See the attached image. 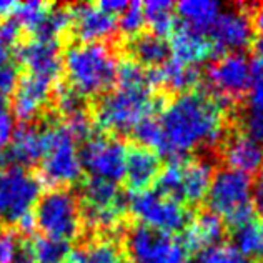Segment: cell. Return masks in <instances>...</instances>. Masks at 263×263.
Listing matches in <instances>:
<instances>
[{"mask_svg": "<svg viewBox=\"0 0 263 263\" xmlns=\"http://www.w3.org/2000/svg\"><path fill=\"white\" fill-rule=\"evenodd\" d=\"M227 100L205 92L178 93L163 107L158 152L180 160L198 148L215 147L225 135Z\"/></svg>", "mask_w": 263, "mask_h": 263, "instance_id": "6da1fadb", "label": "cell"}, {"mask_svg": "<svg viewBox=\"0 0 263 263\" xmlns=\"http://www.w3.org/2000/svg\"><path fill=\"white\" fill-rule=\"evenodd\" d=\"M114 52L105 44H75L65 50L62 68L79 95H99L112 87L117 77Z\"/></svg>", "mask_w": 263, "mask_h": 263, "instance_id": "7a4b0ae2", "label": "cell"}, {"mask_svg": "<svg viewBox=\"0 0 263 263\" xmlns=\"http://www.w3.org/2000/svg\"><path fill=\"white\" fill-rule=\"evenodd\" d=\"M152 82L117 84L95 107V123L108 134H128L154 112Z\"/></svg>", "mask_w": 263, "mask_h": 263, "instance_id": "3957f363", "label": "cell"}, {"mask_svg": "<svg viewBox=\"0 0 263 263\" xmlns=\"http://www.w3.org/2000/svg\"><path fill=\"white\" fill-rule=\"evenodd\" d=\"M45 147L40 160V182H45L53 189H65L73 185L82 175L80 148L70 130L64 123H53L44 127Z\"/></svg>", "mask_w": 263, "mask_h": 263, "instance_id": "277c9868", "label": "cell"}, {"mask_svg": "<svg viewBox=\"0 0 263 263\" xmlns=\"http://www.w3.org/2000/svg\"><path fill=\"white\" fill-rule=\"evenodd\" d=\"M40 193L42 182L27 168L4 167L0 170V220L30 230Z\"/></svg>", "mask_w": 263, "mask_h": 263, "instance_id": "5b68a950", "label": "cell"}, {"mask_svg": "<svg viewBox=\"0 0 263 263\" xmlns=\"http://www.w3.org/2000/svg\"><path fill=\"white\" fill-rule=\"evenodd\" d=\"M206 198L210 212L223 217L233 228L253 218L250 175L230 168L218 170L213 174Z\"/></svg>", "mask_w": 263, "mask_h": 263, "instance_id": "8992f818", "label": "cell"}, {"mask_svg": "<svg viewBox=\"0 0 263 263\" xmlns=\"http://www.w3.org/2000/svg\"><path fill=\"white\" fill-rule=\"evenodd\" d=\"M33 213V223L44 237L68 243L80 235V202L68 189H52L47 192L40 197Z\"/></svg>", "mask_w": 263, "mask_h": 263, "instance_id": "52a82bcc", "label": "cell"}, {"mask_svg": "<svg viewBox=\"0 0 263 263\" xmlns=\"http://www.w3.org/2000/svg\"><path fill=\"white\" fill-rule=\"evenodd\" d=\"M213 168L206 160H172L157 178L158 192L180 203L197 205L206 197Z\"/></svg>", "mask_w": 263, "mask_h": 263, "instance_id": "ba28073f", "label": "cell"}, {"mask_svg": "<svg viewBox=\"0 0 263 263\" xmlns=\"http://www.w3.org/2000/svg\"><path fill=\"white\" fill-rule=\"evenodd\" d=\"M127 205L142 227L158 233H175L189 223V212L175 198L167 197L158 190L134 192Z\"/></svg>", "mask_w": 263, "mask_h": 263, "instance_id": "9c48e42d", "label": "cell"}, {"mask_svg": "<svg viewBox=\"0 0 263 263\" xmlns=\"http://www.w3.org/2000/svg\"><path fill=\"white\" fill-rule=\"evenodd\" d=\"M125 205L117 183L88 178L82 189V220L93 230H117L125 215Z\"/></svg>", "mask_w": 263, "mask_h": 263, "instance_id": "30bf717a", "label": "cell"}, {"mask_svg": "<svg viewBox=\"0 0 263 263\" xmlns=\"http://www.w3.org/2000/svg\"><path fill=\"white\" fill-rule=\"evenodd\" d=\"M82 167L90 178L117 183L125 175L127 148L114 137H92L80 150Z\"/></svg>", "mask_w": 263, "mask_h": 263, "instance_id": "8fae6325", "label": "cell"}, {"mask_svg": "<svg viewBox=\"0 0 263 263\" xmlns=\"http://www.w3.org/2000/svg\"><path fill=\"white\" fill-rule=\"evenodd\" d=\"M130 263H186V250L170 235L137 227L128 233Z\"/></svg>", "mask_w": 263, "mask_h": 263, "instance_id": "7c38bea8", "label": "cell"}, {"mask_svg": "<svg viewBox=\"0 0 263 263\" xmlns=\"http://www.w3.org/2000/svg\"><path fill=\"white\" fill-rule=\"evenodd\" d=\"M253 65L241 52L225 53L223 57L215 60L209 68L210 85L215 90V95L220 99L230 100L235 97L243 95L252 82Z\"/></svg>", "mask_w": 263, "mask_h": 263, "instance_id": "4fadbf2b", "label": "cell"}, {"mask_svg": "<svg viewBox=\"0 0 263 263\" xmlns=\"http://www.w3.org/2000/svg\"><path fill=\"white\" fill-rule=\"evenodd\" d=\"M209 33L213 50L238 53L252 44L253 22L248 13L241 9L221 10Z\"/></svg>", "mask_w": 263, "mask_h": 263, "instance_id": "5bb4252c", "label": "cell"}, {"mask_svg": "<svg viewBox=\"0 0 263 263\" xmlns=\"http://www.w3.org/2000/svg\"><path fill=\"white\" fill-rule=\"evenodd\" d=\"M70 29L79 39V44H102L114 35L117 20L112 13L102 9L99 4H79L68 9Z\"/></svg>", "mask_w": 263, "mask_h": 263, "instance_id": "9a60e30c", "label": "cell"}, {"mask_svg": "<svg viewBox=\"0 0 263 263\" xmlns=\"http://www.w3.org/2000/svg\"><path fill=\"white\" fill-rule=\"evenodd\" d=\"M55 88V82L27 73L13 88V114L24 122H30L45 108Z\"/></svg>", "mask_w": 263, "mask_h": 263, "instance_id": "2e32d148", "label": "cell"}, {"mask_svg": "<svg viewBox=\"0 0 263 263\" xmlns=\"http://www.w3.org/2000/svg\"><path fill=\"white\" fill-rule=\"evenodd\" d=\"M18 60L27 68V73L57 84L62 72L59 42L32 39L18 48Z\"/></svg>", "mask_w": 263, "mask_h": 263, "instance_id": "e0dca14e", "label": "cell"}, {"mask_svg": "<svg viewBox=\"0 0 263 263\" xmlns=\"http://www.w3.org/2000/svg\"><path fill=\"white\" fill-rule=\"evenodd\" d=\"M223 233L225 227L220 217H217L212 212L198 213L195 218L189 220V223L183 228L182 245L186 252L202 253L206 248L220 245Z\"/></svg>", "mask_w": 263, "mask_h": 263, "instance_id": "ac0fdd59", "label": "cell"}, {"mask_svg": "<svg viewBox=\"0 0 263 263\" xmlns=\"http://www.w3.org/2000/svg\"><path fill=\"white\" fill-rule=\"evenodd\" d=\"M160 172V158L154 150L140 147V145L127 150L123 178H127V183L132 190H148V186L157 182Z\"/></svg>", "mask_w": 263, "mask_h": 263, "instance_id": "d6986e66", "label": "cell"}, {"mask_svg": "<svg viewBox=\"0 0 263 263\" xmlns=\"http://www.w3.org/2000/svg\"><path fill=\"white\" fill-rule=\"evenodd\" d=\"M223 158L230 170L245 175L255 174L263 165V145L245 134H235L225 142Z\"/></svg>", "mask_w": 263, "mask_h": 263, "instance_id": "ffe728a7", "label": "cell"}, {"mask_svg": "<svg viewBox=\"0 0 263 263\" xmlns=\"http://www.w3.org/2000/svg\"><path fill=\"white\" fill-rule=\"evenodd\" d=\"M170 35H172V42L168 44L170 53L174 55V60L180 62L183 65L197 67L200 64H203L206 59H210L212 53L215 52L210 40H206L202 33L186 29V27L175 29Z\"/></svg>", "mask_w": 263, "mask_h": 263, "instance_id": "44dd1931", "label": "cell"}, {"mask_svg": "<svg viewBox=\"0 0 263 263\" xmlns=\"http://www.w3.org/2000/svg\"><path fill=\"white\" fill-rule=\"evenodd\" d=\"M10 147V158L15 162V167H30L42 160L44 147H45V134L44 127L25 125L15 128L9 143Z\"/></svg>", "mask_w": 263, "mask_h": 263, "instance_id": "7402d4cb", "label": "cell"}, {"mask_svg": "<svg viewBox=\"0 0 263 263\" xmlns=\"http://www.w3.org/2000/svg\"><path fill=\"white\" fill-rule=\"evenodd\" d=\"M18 37V27L13 22H0V92H13L18 82V67L13 62V45Z\"/></svg>", "mask_w": 263, "mask_h": 263, "instance_id": "603a6c76", "label": "cell"}, {"mask_svg": "<svg viewBox=\"0 0 263 263\" xmlns=\"http://www.w3.org/2000/svg\"><path fill=\"white\" fill-rule=\"evenodd\" d=\"M177 13L186 29L203 33L215 24L221 13V4L215 0H182L177 5Z\"/></svg>", "mask_w": 263, "mask_h": 263, "instance_id": "cb8c5ba5", "label": "cell"}, {"mask_svg": "<svg viewBox=\"0 0 263 263\" xmlns=\"http://www.w3.org/2000/svg\"><path fill=\"white\" fill-rule=\"evenodd\" d=\"M150 77L154 85H165L170 90L185 93L198 82L200 73L197 67L183 65L177 60H167L163 65L150 70Z\"/></svg>", "mask_w": 263, "mask_h": 263, "instance_id": "d4e9b609", "label": "cell"}, {"mask_svg": "<svg viewBox=\"0 0 263 263\" xmlns=\"http://www.w3.org/2000/svg\"><path fill=\"white\" fill-rule=\"evenodd\" d=\"M130 50L138 60L137 64L154 68L163 65L170 55V47L167 40L155 35V33H140L138 37L132 39Z\"/></svg>", "mask_w": 263, "mask_h": 263, "instance_id": "484cf974", "label": "cell"}, {"mask_svg": "<svg viewBox=\"0 0 263 263\" xmlns=\"http://www.w3.org/2000/svg\"><path fill=\"white\" fill-rule=\"evenodd\" d=\"M70 263H125L122 248L112 238H95L70 253Z\"/></svg>", "mask_w": 263, "mask_h": 263, "instance_id": "4316f807", "label": "cell"}, {"mask_svg": "<svg viewBox=\"0 0 263 263\" xmlns=\"http://www.w3.org/2000/svg\"><path fill=\"white\" fill-rule=\"evenodd\" d=\"M233 247L250 261H263V221L252 218L233 228Z\"/></svg>", "mask_w": 263, "mask_h": 263, "instance_id": "83f0119b", "label": "cell"}, {"mask_svg": "<svg viewBox=\"0 0 263 263\" xmlns=\"http://www.w3.org/2000/svg\"><path fill=\"white\" fill-rule=\"evenodd\" d=\"M70 27V13L68 9L60 5L48 4L40 17L35 29L32 30L33 39L48 40V42H59L60 35Z\"/></svg>", "mask_w": 263, "mask_h": 263, "instance_id": "f1b7e54d", "label": "cell"}, {"mask_svg": "<svg viewBox=\"0 0 263 263\" xmlns=\"http://www.w3.org/2000/svg\"><path fill=\"white\" fill-rule=\"evenodd\" d=\"M145 24L150 25L155 35L162 37L175 30V10L174 4L168 0H150L142 4Z\"/></svg>", "mask_w": 263, "mask_h": 263, "instance_id": "f546056e", "label": "cell"}, {"mask_svg": "<svg viewBox=\"0 0 263 263\" xmlns=\"http://www.w3.org/2000/svg\"><path fill=\"white\" fill-rule=\"evenodd\" d=\"M27 253H29L33 263H67L72 252L65 241L40 235V237H35L32 240Z\"/></svg>", "mask_w": 263, "mask_h": 263, "instance_id": "4dcf8cb0", "label": "cell"}, {"mask_svg": "<svg viewBox=\"0 0 263 263\" xmlns=\"http://www.w3.org/2000/svg\"><path fill=\"white\" fill-rule=\"evenodd\" d=\"M145 27V17H143V7L138 2H132L127 5V9L119 15L117 29L120 30L125 37L135 39L142 33Z\"/></svg>", "mask_w": 263, "mask_h": 263, "instance_id": "1f68e13d", "label": "cell"}, {"mask_svg": "<svg viewBox=\"0 0 263 263\" xmlns=\"http://www.w3.org/2000/svg\"><path fill=\"white\" fill-rule=\"evenodd\" d=\"M55 105L64 115V120L73 119V117L87 114L84 97L79 95L73 88H59L57 97H55Z\"/></svg>", "mask_w": 263, "mask_h": 263, "instance_id": "d6a6232c", "label": "cell"}, {"mask_svg": "<svg viewBox=\"0 0 263 263\" xmlns=\"http://www.w3.org/2000/svg\"><path fill=\"white\" fill-rule=\"evenodd\" d=\"M198 263H253V261L245 258L233 245H215L200 253Z\"/></svg>", "mask_w": 263, "mask_h": 263, "instance_id": "836d02e7", "label": "cell"}, {"mask_svg": "<svg viewBox=\"0 0 263 263\" xmlns=\"http://www.w3.org/2000/svg\"><path fill=\"white\" fill-rule=\"evenodd\" d=\"M138 142H140V147L145 148H158V143H160V125H158V120L154 117H147L143 119L138 125L132 130Z\"/></svg>", "mask_w": 263, "mask_h": 263, "instance_id": "e575fe53", "label": "cell"}, {"mask_svg": "<svg viewBox=\"0 0 263 263\" xmlns=\"http://www.w3.org/2000/svg\"><path fill=\"white\" fill-rule=\"evenodd\" d=\"M243 134L250 137L252 140L263 145V108L250 107L241 119Z\"/></svg>", "mask_w": 263, "mask_h": 263, "instance_id": "d590c367", "label": "cell"}, {"mask_svg": "<svg viewBox=\"0 0 263 263\" xmlns=\"http://www.w3.org/2000/svg\"><path fill=\"white\" fill-rule=\"evenodd\" d=\"M248 99H250V107L263 108V65L255 64L252 82L248 87Z\"/></svg>", "mask_w": 263, "mask_h": 263, "instance_id": "8d00e7d4", "label": "cell"}, {"mask_svg": "<svg viewBox=\"0 0 263 263\" xmlns=\"http://www.w3.org/2000/svg\"><path fill=\"white\" fill-rule=\"evenodd\" d=\"M13 132H15V119L12 112L9 107H0V152L10 143Z\"/></svg>", "mask_w": 263, "mask_h": 263, "instance_id": "74e56055", "label": "cell"}, {"mask_svg": "<svg viewBox=\"0 0 263 263\" xmlns=\"http://www.w3.org/2000/svg\"><path fill=\"white\" fill-rule=\"evenodd\" d=\"M252 205L263 217V165L257 172V178L252 183Z\"/></svg>", "mask_w": 263, "mask_h": 263, "instance_id": "f35d334b", "label": "cell"}, {"mask_svg": "<svg viewBox=\"0 0 263 263\" xmlns=\"http://www.w3.org/2000/svg\"><path fill=\"white\" fill-rule=\"evenodd\" d=\"M99 5L103 10L112 13V15H120V13L127 9L128 2H123V0H103V2H99Z\"/></svg>", "mask_w": 263, "mask_h": 263, "instance_id": "ab89813d", "label": "cell"}, {"mask_svg": "<svg viewBox=\"0 0 263 263\" xmlns=\"http://www.w3.org/2000/svg\"><path fill=\"white\" fill-rule=\"evenodd\" d=\"M15 7H17L15 2H10V0H0V18L12 17Z\"/></svg>", "mask_w": 263, "mask_h": 263, "instance_id": "60d3db41", "label": "cell"}, {"mask_svg": "<svg viewBox=\"0 0 263 263\" xmlns=\"http://www.w3.org/2000/svg\"><path fill=\"white\" fill-rule=\"evenodd\" d=\"M253 52H255V57H257V64L263 65V35L257 40V42H255Z\"/></svg>", "mask_w": 263, "mask_h": 263, "instance_id": "b9f144b4", "label": "cell"}, {"mask_svg": "<svg viewBox=\"0 0 263 263\" xmlns=\"http://www.w3.org/2000/svg\"><path fill=\"white\" fill-rule=\"evenodd\" d=\"M253 25L257 27V29L261 32V35H263V5L258 7L257 12H255V17H253Z\"/></svg>", "mask_w": 263, "mask_h": 263, "instance_id": "7bdbcfd3", "label": "cell"}, {"mask_svg": "<svg viewBox=\"0 0 263 263\" xmlns=\"http://www.w3.org/2000/svg\"><path fill=\"white\" fill-rule=\"evenodd\" d=\"M13 263H33V261H32V258L29 257V253H22V252H20V253L17 255V258L13 260Z\"/></svg>", "mask_w": 263, "mask_h": 263, "instance_id": "ee69618b", "label": "cell"}, {"mask_svg": "<svg viewBox=\"0 0 263 263\" xmlns=\"http://www.w3.org/2000/svg\"><path fill=\"white\" fill-rule=\"evenodd\" d=\"M4 167H5V155L0 152V170H2Z\"/></svg>", "mask_w": 263, "mask_h": 263, "instance_id": "f6af8a7d", "label": "cell"}]
</instances>
